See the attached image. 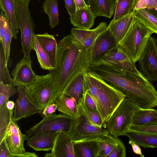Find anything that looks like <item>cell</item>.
Masks as SVG:
<instances>
[{"mask_svg": "<svg viewBox=\"0 0 157 157\" xmlns=\"http://www.w3.org/2000/svg\"><path fill=\"white\" fill-rule=\"evenodd\" d=\"M92 71L107 83L121 91L125 98L141 109L157 106V91L152 84L139 71L123 73L102 65L92 67Z\"/></svg>", "mask_w": 157, "mask_h": 157, "instance_id": "1", "label": "cell"}, {"mask_svg": "<svg viewBox=\"0 0 157 157\" xmlns=\"http://www.w3.org/2000/svg\"><path fill=\"white\" fill-rule=\"evenodd\" d=\"M57 133H36L26 140V144L36 151H51Z\"/></svg>", "mask_w": 157, "mask_h": 157, "instance_id": "18", "label": "cell"}, {"mask_svg": "<svg viewBox=\"0 0 157 157\" xmlns=\"http://www.w3.org/2000/svg\"><path fill=\"white\" fill-rule=\"evenodd\" d=\"M153 33V31L135 18L118 47L136 63Z\"/></svg>", "mask_w": 157, "mask_h": 157, "instance_id": "5", "label": "cell"}, {"mask_svg": "<svg viewBox=\"0 0 157 157\" xmlns=\"http://www.w3.org/2000/svg\"><path fill=\"white\" fill-rule=\"evenodd\" d=\"M155 4L154 0H136L134 10L146 9L150 10L155 7Z\"/></svg>", "mask_w": 157, "mask_h": 157, "instance_id": "41", "label": "cell"}, {"mask_svg": "<svg viewBox=\"0 0 157 157\" xmlns=\"http://www.w3.org/2000/svg\"><path fill=\"white\" fill-rule=\"evenodd\" d=\"M136 0H117L113 18L112 21H117L133 13Z\"/></svg>", "mask_w": 157, "mask_h": 157, "instance_id": "33", "label": "cell"}, {"mask_svg": "<svg viewBox=\"0 0 157 157\" xmlns=\"http://www.w3.org/2000/svg\"><path fill=\"white\" fill-rule=\"evenodd\" d=\"M76 7V10L87 7L88 6L84 0H74Z\"/></svg>", "mask_w": 157, "mask_h": 157, "instance_id": "48", "label": "cell"}, {"mask_svg": "<svg viewBox=\"0 0 157 157\" xmlns=\"http://www.w3.org/2000/svg\"><path fill=\"white\" fill-rule=\"evenodd\" d=\"M14 87L13 85L0 82V108L11 97L18 93L17 88Z\"/></svg>", "mask_w": 157, "mask_h": 157, "instance_id": "37", "label": "cell"}, {"mask_svg": "<svg viewBox=\"0 0 157 157\" xmlns=\"http://www.w3.org/2000/svg\"><path fill=\"white\" fill-rule=\"evenodd\" d=\"M7 66L4 47L0 41V82L5 84L13 86V79L10 76Z\"/></svg>", "mask_w": 157, "mask_h": 157, "instance_id": "34", "label": "cell"}, {"mask_svg": "<svg viewBox=\"0 0 157 157\" xmlns=\"http://www.w3.org/2000/svg\"><path fill=\"white\" fill-rule=\"evenodd\" d=\"M58 0H45L42 7L44 13L48 17L49 25L53 29L59 23Z\"/></svg>", "mask_w": 157, "mask_h": 157, "instance_id": "31", "label": "cell"}, {"mask_svg": "<svg viewBox=\"0 0 157 157\" xmlns=\"http://www.w3.org/2000/svg\"><path fill=\"white\" fill-rule=\"evenodd\" d=\"M45 157H76L72 141L67 132H58L51 152L46 153Z\"/></svg>", "mask_w": 157, "mask_h": 157, "instance_id": "16", "label": "cell"}, {"mask_svg": "<svg viewBox=\"0 0 157 157\" xmlns=\"http://www.w3.org/2000/svg\"><path fill=\"white\" fill-rule=\"evenodd\" d=\"M25 87L29 99L42 111L46 106L54 102L59 94L56 78L49 73L37 75L33 82Z\"/></svg>", "mask_w": 157, "mask_h": 157, "instance_id": "4", "label": "cell"}, {"mask_svg": "<svg viewBox=\"0 0 157 157\" xmlns=\"http://www.w3.org/2000/svg\"><path fill=\"white\" fill-rule=\"evenodd\" d=\"M98 138H92L72 141L76 157H98Z\"/></svg>", "mask_w": 157, "mask_h": 157, "instance_id": "20", "label": "cell"}, {"mask_svg": "<svg viewBox=\"0 0 157 157\" xmlns=\"http://www.w3.org/2000/svg\"><path fill=\"white\" fill-rule=\"evenodd\" d=\"M68 133L72 141L86 139L99 138L109 133L105 128L95 125L81 114L80 117L72 118Z\"/></svg>", "mask_w": 157, "mask_h": 157, "instance_id": "9", "label": "cell"}, {"mask_svg": "<svg viewBox=\"0 0 157 157\" xmlns=\"http://www.w3.org/2000/svg\"><path fill=\"white\" fill-rule=\"evenodd\" d=\"M151 123H157V110L139 108L135 112L132 124L141 125Z\"/></svg>", "mask_w": 157, "mask_h": 157, "instance_id": "28", "label": "cell"}, {"mask_svg": "<svg viewBox=\"0 0 157 157\" xmlns=\"http://www.w3.org/2000/svg\"><path fill=\"white\" fill-rule=\"evenodd\" d=\"M157 136V123H151L141 125L131 124L128 131Z\"/></svg>", "mask_w": 157, "mask_h": 157, "instance_id": "38", "label": "cell"}, {"mask_svg": "<svg viewBox=\"0 0 157 157\" xmlns=\"http://www.w3.org/2000/svg\"><path fill=\"white\" fill-rule=\"evenodd\" d=\"M6 17V33L5 36V47L4 48L6 63L7 65L9 62L10 61V46L13 35L10 23L7 18Z\"/></svg>", "mask_w": 157, "mask_h": 157, "instance_id": "39", "label": "cell"}, {"mask_svg": "<svg viewBox=\"0 0 157 157\" xmlns=\"http://www.w3.org/2000/svg\"><path fill=\"white\" fill-rule=\"evenodd\" d=\"M30 0H14L17 24L21 30L22 52L25 55H30L32 49L33 36L35 24L29 5Z\"/></svg>", "mask_w": 157, "mask_h": 157, "instance_id": "6", "label": "cell"}, {"mask_svg": "<svg viewBox=\"0 0 157 157\" xmlns=\"http://www.w3.org/2000/svg\"><path fill=\"white\" fill-rule=\"evenodd\" d=\"M72 118L63 114L44 116L39 123L25 132V140L40 132L55 133L61 131L68 132Z\"/></svg>", "mask_w": 157, "mask_h": 157, "instance_id": "8", "label": "cell"}, {"mask_svg": "<svg viewBox=\"0 0 157 157\" xmlns=\"http://www.w3.org/2000/svg\"><path fill=\"white\" fill-rule=\"evenodd\" d=\"M65 8L70 17L72 16L76 11L75 4L74 0H64Z\"/></svg>", "mask_w": 157, "mask_h": 157, "instance_id": "44", "label": "cell"}, {"mask_svg": "<svg viewBox=\"0 0 157 157\" xmlns=\"http://www.w3.org/2000/svg\"><path fill=\"white\" fill-rule=\"evenodd\" d=\"M92 65L105 66L123 73L128 71H139L136 68L135 63L118 47L105 54L98 61L90 65Z\"/></svg>", "mask_w": 157, "mask_h": 157, "instance_id": "11", "label": "cell"}, {"mask_svg": "<svg viewBox=\"0 0 157 157\" xmlns=\"http://www.w3.org/2000/svg\"><path fill=\"white\" fill-rule=\"evenodd\" d=\"M57 109V106L54 102L46 106L42 111V114L44 116L52 114Z\"/></svg>", "mask_w": 157, "mask_h": 157, "instance_id": "46", "label": "cell"}, {"mask_svg": "<svg viewBox=\"0 0 157 157\" xmlns=\"http://www.w3.org/2000/svg\"><path fill=\"white\" fill-rule=\"evenodd\" d=\"M129 144L131 146L133 151L134 153L140 155L141 157H144V155L142 153L141 148L138 145L131 140L129 141Z\"/></svg>", "mask_w": 157, "mask_h": 157, "instance_id": "47", "label": "cell"}, {"mask_svg": "<svg viewBox=\"0 0 157 157\" xmlns=\"http://www.w3.org/2000/svg\"><path fill=\"white\" fill-rule=\"evenodd\" d=\"M18 96L15 102L13 120L16 121L23 118L40 113L42 111L37 107L28 96L24 86H17Z\"/></svg>", "mask_w": 157, "mask_h": 157, "instance_id": "13", "label": "cell"}, {"mask_svg": "<svg viewBox=\"0 0 157 157\" xmlns=\"http://www.w3.org/2000/svg\"><path fill=\"white\" fill-rule=\"evenodd\" d=\"M87 5L96 17L110 18L115 13L117 0H87Z\"/></svg>", "mask_w": 157, "mask_h": 157, "instance_id": "24", "label": "cell"}, {"mask_svg": "<svg viewBox=\"0 0 157 157\" xmlns=\"http://www.w3.org/2000/svg\"><path fill=\"white\" fill-rule=\"evenodd\" d=\"M1 10L0 15V41H1L4 48L5 47V36L6 33V17L4 11Z\"/></svg>", "mask_w": 157, "mask_h": 157, "instance_id": "42", "label": "cell"}, {"mask_svg": "<svg viewBox=\"0 0 157 157\" xmlns=\"http://www.w3.org/2000/svg\"><path fill=\"white\" fill-rule=\"evenodd\" d=\"M96 17L87 7L76 10L70 16L71 23L76 28L83 30L90 29L93 26Z\"/></svg>", "mask_w": 157, "mask_h": 157, "instance_id": "23", "label": "cell"}, {"mask_svg": "<svg viewBox=\"0 0 157 157\" xmlns=\"http://www.w3.org/2000/svg\"><path fill=\"white\" fill-rule=\"evenodd\" d=\"M86 71L79 73L69 84L63 93L74 99L78 105L83 98L86 90L85 83Z\"/></svg>", "mask_w": 157, "mask_h": 157, "instance_id": "21", "label": "cell"}, {"mask_svg": "<svg viewBox=\"0 0 157 157\" xmlns=\"http://www.w3.org/2000/svg\"><path fill=\"white\" fill-rule=\"evenodd\" d=\"M138 61L141 72L151 81H157V39L151 36Z\"/></svg>", "mask_w": 157, "mask_h": 157, "instance_id": "10", "label": "cell"}, {"mask_svg": "<svg viewBox=\"0 0 157 157\" xmlns=\"http://www.w3.org/2000/svg\"><path fill=\"white\" fill-rule=\"evenodd\" d=\"M154 0L155 1V6L154 8L150 10L145 9L157 17V0Z\"/></svg>", "mask_w": 157, "mask_h": 157, "instance_id": "50", "label": "cell"}, {"mask_svg": "<svg viewBox=\"0 0 157 157\" xmlns=\"http://www.w3.org/2000/svg\"><path fill=\"white\" fill-rule=\"evenodd\" d=\"M134 12L117 21H111L107 28L114 37L117 47L134 20Z\"/></svg>", "mask_w": 157, "mask_h": 157, "instance_id": "19", "label": "cell"}, {"mask_svg": "<svg viewBox=\"0 0 157 157\" xmlns=\"http://www.w3.org/2000/svg\"><path fill=\"white\" fill-rule=\"evenodd\" d=\"M13 113L7 108L6 103L0 108V143L5 138Z\"/></svg>", "mask_w": 157, "mask_h": 157, "instance_id": "36", "label": "cell"}, {"mask_svg": "<svg viewBox=\"0 0 157 157\" xmlns=\"http://www.w3.org/2000/svg\"><path fill=\"white\" fill-rule=\"evenodd\" d=\"M6 105L7 108L10 111H13L15 105V103L13 101L8 100L6 102Z\"/></svg>", "mask_w": 157, "mask_h": 157, "instance_id": "49", "label": "cell"}, {"mask_svg": "<svg viewBox=\"0 0 157 157\" xmlns=\"http://www.w3.org/2000/svg\"><path fill=\"white\" fill-rule=\"evenodd\" d=\"M126 148L122 141L120 139L117 145L107 157H125Z\"/></svg>", "mask_w": 157, "mask_h": 157, "instance_id": "40", "label": "cell"}, {"mask_svg": "<svg viewBox=\"0 0 157 157\" xmlns=\"http://www.w3.org/2000/svg\"><path fill=\"white\" fill-rule=\"evenodd\" d=\"M32 49L35 51L38 61L42 68L49 71L54 69L48 54L38 42L35 33L33 36Z\"/></svg>", "mask_w": 157, "mask_h": 157, "instance_id": "32", "label": "cell"}, {"mask_svg": "<svg viewBox=\"0 0 157 157\" xmlns=\"http://www.w3.org/2000/svg\"><path fill=\"white\" fill-rule=\"evenodd\" d=\"M79 105L82 114L87 120L95 125L100 128L103 127L102 120L100 114L97 111L92 110L86 106L84 97Z\"/></svg>", "mask_w": 157, "mask_h": 157, "instance_id": "35", "label": "cell"}, {"mask_svg": "<svg viewBox=\"0 0 157 157\" xmlns=\"http://www.w3.org/2000/svg\"><path fill=\"white\" fill-rule=\"evenodd\" d=\"M84 98L85 104L86 106L92 110L97 111L96 105L93 98L86 90L85 93Z\"/></svg>", "mask_w": 157, "mask_h": 157, "instance_id": "43", "label": "cell"}, {"mask_svg": "<svg viewBox=\"0 0 157 157\" xmlns=\"http://www.w3.org/2000/svg\"><path fill=\"white\" fill-rule=\"evenodd\" d=\"M54 102L57 106V110L63 114L72 118L80 116V107L73 98L63 94H59Z\"/></svg>", "mask_w": 157, "mask_h": 157, "instance_id": "22", "label": "cell"}, {"mask_svg": "<svg viewBox=\"0 0 157 157\" xmlns=\"http://www.w3.org/2000/svg\"><path fill=\"white\" fill-rule=\"evenodd\" d=\"M124 135L144 148H157V136L129 131Z\"/></svg>", "mask_w": 157, "mask_h": 157, "instance_id": "27", "label": "cell"}, {"mask_svg": "<svg viewBox=\"0 0 157 157\" xmlns=\"http://www.w3.org/2000/svg\"><path fill=\"white\" fill-rule=\"evenodd\" d=\"M11 153L4 139L0 143V157H10Z\"/></svg>", "mask_w": 157, "mask_h": 157, "instance_id": "45", "label": "cell"}, {"mask_svg": "<svg viewBox=\"0 0 157 157\" xmlns=\"http://www.w3.org/2000/svg\"><path fill=\"white\" fill-rule=\"evenodd\" d=\"M105 22L100 23L92 29L83 30L73 28L71 30V34L87 50H90L98 37L107 29Z\"/></svg>", "mask_w": 157, "mask_h": 157, "instance_id": "17", "label": "cell"}, {"mask_svg": "<svg viewBox=\"0 0 157 157\" xmlns=\"http://www.w3.org/2000/svg\"><path fill=\"white\" fill-rule=\"evenodd\" d=\"M0 8L3 11L10 23L13 38L17 39L19 28L17 23L14 0H0Z\"/></svg>", "mask_w": 157, "mask_h": 157, "instance_id": "26", "label": "cell"}, {"mask_svg": "<svg viewBox=\"0 0 157 157\" xmlns=\"http://www.w3.org/2000/svg\"><path fill=\"white\" fill-rule=\"evenodd\" d=\"M4 139L11 153L10 157H16L17 155L26 152L24 146L25 135L21 132L16 121L13 120V117L11 118Z\"/></svg>", "mask_w": 157, "mask_h": 157, "instance_id": "15", "label": "cell"}, {"mask_svg": "<svg viewBox=\"0 0 157 157\" xmlns=\"http://www.w3.org/2000/svg\"><path fill=\"white\" fill-rule=\"evenodd\" d=\"M90 65V50L69 34L58 43L56 66L49 73L55 76L59 94H63L70 82Z\"/></svg>", "mask_w": 157, "mask_h": 157, "instance_id": "2", "label": "cell"}, {"mask_svg": "<svg viewBox=\"0 0 157 157\" xmlns=\"http://www.w3.org/2000/svg\"><path fill=\"white\" fill-rule=\"evenodd\" d=\"M117 47L114 37L107 28L98 37L89 50L90 65L94 64L105 54Z\"/></svg>", "mask_w": 157, "mask_h": 157, "instance_id": "12", "label": "cell"}, {"mask_svg": "<svg viewBox=\"0 0 157 157\" xmlns=\"http://www.w3.org/2000/svg\"><path fill=\"white\" fill-rule=\"evenodd\" d=\"M92 72L98 88L97 110L101 118L103 127L105 128L108 122L126 96Z\"/></svg>", "mask_w": 157, "mask_h": 157, "instance_id": "3", "label": "cell"}, {"mask_svg": "<svg viewBox=\"0 0 157 157\" xmlns=\"http://www.w3.org/2000/svg\"><path fill=\"white\" fill-rule=\"evenodd\" d=\"M120 140L109 133L98 138V157H107L117 145Z\"/></svg>", "mask_w": 157, "mask_h": 157, "instance_id": "29", "label": "cell"}, {"mask_svg": "<svg viewBox=\"0 0 157 157\" xmlns=\"http://www.w3.org/2000/svg\"><path fill=\"white\" fill-rule=\"evenodd\" d=\"M139 108L133 102L125 98L110 117L105 128L116 137L124 135L132 124L135 113Z\"/></svg>", "mask_w": 157, "mask_h": 157, "instance_id": "7", "label": "cell"}, {"mask_svg": "<svg viewBox=\"0 0 157 157\" xmlns=\"http://www.w3.org/2000/svg\"><path fill=\"white\" fill-rule=\"evenodd\" d=\"M32 62L30 57L24 56L16 64L12 73L14 86L25 87L35 80L37 75L33 70Z\"/></svg>", "mask_w": 157, "mask_h": 157, "instance_id": "14", "label": "cell"}, {"mask_svg": "<svg viewBox=\"0 0 157 157\" xmlns=\"http://www.w3.org/2000/svg\"><path fill=\"white\" fill-rule=\"evenodd\" d=\"M135 19L157 34V17L145 9L134 10Z\"/></svg>", "mask_w": 157, "mask_h": 157, "instance_id": "30", "label": "cell"}, {"mask_svg": "<svg viewBox=\"0 0 157 157\" xmlns=\"http://www.w3.org/2000/svg\"><path fill=\"white\" fill-rule=\"evenodd\" d=\"M41 46L48 54L51 65L55 69L56 66L58 44L54 35L45 32L42 34H36Z\"/></svg>", "mask_w": 157, "mask_h": 157, "instance_id": "25", "label": "cell"}]
</instances>
